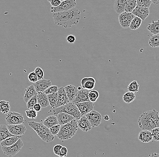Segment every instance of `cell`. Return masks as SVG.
<instances>
[{"label": "cell", "mask_w": 159, "mask_h": 157, "mask_svg": "<svg viewBox=\"0 0 159 157\" xmlns=\"http://www.w3.org/2000/svg\"><path fill=\"white\" fill-rule=\"evenodd\" d=\"M81 13L76 7L70 10L52 13L55 24L64 28H69L77 25L80 19Z\"/></svg>", "instance_id": "obj_1"}, {"label": "cell", "mask_w": 159, "mask_h": 157, "mask_svg": "<svg viewBox=\"0 0 159 157\" xmlns=\"http://www.w3.org/2000/svg\"><path fill=\"white\" fill-rule=\"evenodd\" d=\"M138 123L142 130L151 131L159 127V112L155 109L143 112L138 119Z\"/></svg>", "instance_id": "obj_2"}, {"label": "cell", "mask_w": 159, "mask_h": 157, "mask_svg": "<svg viewBox=\"0 0 159 157\" xmlns=\"http://www.w3.org/2000/svg\"><path fill=\"white\" fill-rule=\"evenodd\" d=\"M77 120H72L71 122L61 126L60 130L57 137L61 141H67L74 136L78 130Z\"/></svg>", "instance_id": "obj_3"}, {"label": "cell", "mask_w": 159, "mask_h": 157, "mask_svg": "<svg viewBox=\"0 0 159 157\" xmlns=\"http://www.w3.org/2000/svg\"><path fill=\"white\" fill-rule=\"evenodd\" d=\"M28 125L37 134L39 137L43 141L49 143L54 140L55 137L48 128L41 123L34 122H28Z\"/></svg>", "instance_id": "obj_4"}, {"label": "cell", "mask_w": 159, "mask_h": 157, "mask_svg": "<svg viewBox=\"0 0 159 157\" xmlns=\"http://www.w3.org/2000/svg\"><path fill=\"white\" fill-rule=\"evenodd\" d=\"M52 112L55 116L60 112L67 113L75 117L77 121L81 116L78 107L74 103L71 102L53 109Z\"/></svg>", "instance_id": "obj_5"}, {"label": "cell", "mask_w": 159, "mask_h": 157, "mask_svg": "<svg viewBox=\"0 0 159 157\" xmlns=\"http://www.w3.org/2000/svg\"><path fill=\"white\" fill-rule=\"evenodd\" d=\"M24 146V143L21 138L14 145L10 146H2L4 154L9 157L14 156L20 151Z\"/></svg>", "instance_id": "obj_6"}, {"label": "cell", "mask_w": 159, "mask_h": 157, "mask_svg": "<svg viewBox=\"0 0 159 157\" xmlns=\"http://www.w3.org/2000/svg\"><path fill=\"white\" fill-rule=\"evenodd\" d=\"M76 6V0H65L62 1L58 7H52L50 12L52 13L65 12L75 7Z\"/></svg>", "instance_id": "obj_7"}, {"label": "cell", "mask_w": 159, "mask_h": 157, "mask_svg": "<svg viewBox=\"0 0 159 157\" xmlns=\"http://www.w3.org/2000/svg\"><path fill=\"white\" fill-rule=\"evenodd\" d=\"M5 120L7 125L23 124L25 122L24 117L23 115L20 113L16 112H9Z\"/></svg>", "instance_id": "obj_8"}, {"label": "cell", "mask_w": 159, "mask_h": 157, "mask_svg": "<svg viewBox=\"0 0 159 157\" xmlns=\"http://www.w3.org/2000/svg\"><path fill=\"white\" fill-rule=\"evenodd\" d=\"M135 16L132 12H124L119 14V21L122 27L126 29L129 28L131 22Z\"/></svg>", "instance_id": "obj_9"}, {"label": "cell", "mask_w": 159, "mask_h": 157, "mask_svg": "<svg viewBox=\"0 0 159 157\" xmlns=\"http://www.w3.org/2000/svg\"><path fill=\"white\" fill-rule=\"evenodd\" d=\"M93 127H98L102 121V117L99 112L92 110L85 115Z\"/></svg>", "instance_id": "obj_10"}, {"label": "cell", "mask_w": 159, "mask_h": 157, "mask_svg": "<svg viewBox=\"0 0 159 157\" xmlns=\"http://www.w3.org/2000/svg\"><path fill=\"white\" fill-rule=\"evenodd\" d=\"M79 109L81 116H84L94 110V105L90 101L75 103Z\"/></svg>", "instance_id": "obj_11"}, {"label": "cell", "mask_w": 159, "mask_h": 157, "mask_svg": "<svg viewBox=\"0 0 159 157\" xmlns=\"http://www.w3.org/2000/svg\"><path fill=\"white\" fill-rule=\"evenodd\" d=\"M8 129L12 135L15 136H22L26 131V128L23 124L7 125Z\"/></svg>", "instance_id": "obj_12"}, {"label": "cell", "mask_w": 159, "mask_h": 157, "mask_svg": "<svg viewBox=\"0 0 159 157\" xmlns=\"http://www.w3.org/2000/svg\"><path fill=\"white\" fill-rule=\"evenodd\" d=\"M132 13L134 14V16L139 17L142 20L144 21L149 16L150 10L149 8L137 5Z\"/></svg>", "instance_id": "obj_13"}, {"label": "cell", "mask_w": 159, "mask_h": 157, "mask_svg": "<svg viewBox=\"0 0 159 157\" xmlns=\"http://www.w3.org/2000/svg\"><path fill=\"white\" fill-rule=\"evenodd\" d=\"M70 102L68 97L65 91L64 87L58 88L57 91V100L56 108L65 105Z\"/></svg>", "instance_id": "obj_14"}, {"label": "cell", "mask_w": 159, "mask_h": 157, "mask_svg": "<svg viewBox=\"0 0 159 157\" xmlns=\"http://www.w3.org/2000/svg\"><path fill=\"white\" fill-rule=\"evenodd\" d=\"M78 91L76 97L73 103H78V102H84V101H89V90H85L78 86Z\"/></svg>", "instance_id": "obj_15"}, {"label": "cell", "mask_w": 159, "mask_h": 157, "mask_svg": "<svg viewBox=\"0 0 159 157\" xmlns=\"http://www.w3.org/2000/svg\"><path fill=\"white\" fill-rule=\"evenodd\" d=\"M77 122L78 127L83 132H88L92 128V126L85 115L81 116Z\"/></svg>", "instance_id": "obj_16"}, {"label": "cell", "mask_w": 159, "mask_h": 157, "mask_svg": "<svg viewBox=\"0 0 159 157\" xmlns=\"http://www.w3.org/2000/svg\"><path fill=\"white\" fill-rule=\"evenodd\" d=\"M33 85L37 92L40 91L43 92L48 87L51 86L52 82L50 80H47L43 78L34 82Z\"/></svg>", "instance_id": "obj_17"}, {"label": "cell", "mask_w": 159, "mask_h": 157, "mask_svg": "<svg viewBox=\"0 0 159 157\" xmlns=\"http://www.w3.org/2000/svg\"><path fill=\"white\" fill-rule=\"evenodd\" d=\"M95 83H96V80L93 77H84L81 79L80 81L82 88L89 91L94 89Z\"/></svg>", "instance_id": "obj_18"}, {"label": "cell", "mask_w": 159, "mask_h": 157, "mask_svg": "<svg viewBox=\"0 0 159 157\" xmlns=\"http://www.w3.org/2000/svg\"><path fill=\"white\" fill-rule=\"evenodd\" d=\"M64 89L70 102H73L78 92V88L73 85H69L65 86Z\"/></svg>", "instance_id": "obj_19"}, {"label": "cell", "mask_w": 159, "mask_h": 157, "mask_svg": "<svg viewBox=\"0 0 159 157\" xmlns=\"http://www.w3.org/2000/svg\"><path fill=\"white\" fill-rule=\"evenodd\" d=\"M56 116L58 120V124L61 126L67 124L72 120L75 119V117L71 115L63 112H60L56 115Z\"/></svg>", "instance_id": "obj_20"}, {"label": "cell", "mask_w": 159, "mask_h": 157, "mask_svg": "<svg viewBox=\"0 0 159 157\" xmlns=\"http://www.w3.org/2000/svg\"><path fill=\"white\" fill-rule=\"evenodd\" d=\"M138 139L142 143H148L153 140L151 131L143 130L139 133Z\"/></svg>", "instance_id": "obj_21"}, {"label": "cell", "mask_w": 159, "mask_h": 157, "mask_svg": "<svg viewBox=\"0 0 159 157\" xmlns=\"http://www.w3.org/2000/svg\"><path fill=\"white\" fill-rule=\"evenodd\" d=\"M127 2L128 0H115L114 5L115 12L119 15L125 12Z\"/></svg>", "instance_id": "obj_22"}, {"label": "cell", "mask_w": 159, "mask_h": 157, "mask_svg": "<svg viewBox=\"0 0 159 157\" xmlns=\"http://www.w3.org/2000/svg\"><path fill=\"white\" fill-rule=\"evenodd\" d=\"M37 102L41 106L42 108H46L49 106V101L47 95L44 92L40 91L37 92Z\"/></svg>", "instance_id": "obj_23"}, {"label": "cell", "mask_w": 159, "mask_h": 157, "mask_svg": "<svg viewBox=\"0 0 159 157\" xmlns=\"http://www.w3.org/2000/svg\"><path fill=\"white\" fill-rule=\"evenodd\" d=\"M37 94V92L36 91L34 85L29 86L25 90V93L24 96V100L25 102L27 103L31 98Z\"/></svg>", "instance_id": "obj_24"}, {"label": "cell", "mask_w": 159, "mask_h": 157, "mask_svg": "<svg viewBox=\"0 0 159 157\" xmlns=\"http://www.w3.org/2000/svg\"><path fill=\"white\" fill-rule=\"evenodd\" d=\"M14 136L10 133L7 126L0 125V143L8 137Z\"/></svg>", "instance_id": "obj_25"}, {"label": "cell", "mask_w": 159, "mask_h": 157, "mask_svg": "<svg viewBox=\"0 0 159 157\" xmlns=\"http://www.w3.org/2000/svg\"><path fill=\"white\" fill-rule=\"evenodd\" d=\"M22 136H12L8 137L7 139L3 141H2L1 142V146H10L12 145L15 144Z\"/></svg>", "instance_id": "obj_26"}, {"label": "cell", "mask_w": 159, "mask_h": 157, "mask_svg": "<svg viewBox=\"0 0 159 157\" xmlns=\"http://www.w3.org/2000/svg\"><path fill=\"white\" fill-rule=\"evenodd\" d=\"M43 124L45 127L49 129L52 126L58 124V120L56 116H49L45 119Z\"/></svg>", "instance_id": "obj_27"}, {"label": "cell", "mask_w": 159, "mask_h": 157, "mask_svg": "<svg viewBox=\"0 0 159 157\" xmlns=\"http://www.w3.org/2000/svg\"><path fill=\"white\" fill-rule=\"evenodd\" d=\"M147 29L153 35L159 33V20L157 21H152L147 27Z\"/></svg>", "instance_id": "obj_28"}, {"label": "cell", "mask_w": 159, "mask_h": 157, "mask_svg": "<svg viewBox=\"0 0 159 157\" xmlns=\"http://www.w3.org/2000/svg\"><path fill=\"white\" fill-rule=\"evenodd\" d=\"M142 21L143 20L141 18H140L139 17L135 16L133 20H132V22H131V24H130V26H129L130 29L134 30H138L140 27V26L141 25Z\"/></svg>", "instance_id": "obj_29"}, {"label": "cell", "mask_w": 159, "mask_h": 157, "mask_svg": "<svg viewBox=\"0 0 159 157\" xmlns=\"http://www.w3.org/2000/svg\"><path fill=\"white\" fill-rule=\"evenodd\" d=\"M49 106L52 109L56 108L57 100V92L47 95Z\"/></svg>", "instance_id": "obj_30"}, {"label": "cell", "mask_w": 159, "mask_h": 157, "mask_svg": "<svg viewBox=\"0 0 159 157\" xmlns=\"http://www.w3.org/2000/svg\"><path fill=\"white\" fill-rule=\"evenodd\" d=\"M11 109V107L9 101L2 100L0 101V112L2 113L3 115L7 114Z\"/></svg>", "instance_id": "obj_31"}, {"label": "cell", "mask_w": 159, "mask_h": 157, "mask_svg": "<svg viewBox=\"0 0 159 157\" xmlns=\"http://www.w3.org/2000/svg\"><path fill=\"white\" fill-rule=\"evenodd\" d=\"M149 45L152 48L159 47V33L153 35L149 39Z\"/></svg>", "instance_id": "obj_32"}, {"label": "cell", "mask_w": 159, "mask_h": 157, "mask_svg": "<svg viewBox=\"0 0 159 157\" xmlns=\"http://www.w3.org/2000/svg\"><path fill=\"white\" fill-rule=\"evenodd\" d=\"M136 95L134 92L128 91L123 95V100L125 103L129 104L135 100Z\"/></svg>", "instance_id": "obj_33"}, {"label": "cell", "mask_w": 159, "mask_h": 157, "mask_svg": "<svg viewBox=\"0 0 159 157\" xmlns=\"http://www.w3.org/2000/svg\"><path fill=\"white\" fill-rule=\"evenodd\" d=\"M137 5H138L137 0H128L125 7V12H132Z\"/></svg>", "instance_id": "obj_34"}, {"label": "cell", "mask_w": 159, "mask_h": 157, "mask_svg": "<svg viewBox=\"0 0 159 157\" xmlns=\"http://www.w3.org/2000/svg\"><path fill=\"white\" fill-rule=\"evenodd\" d=\"M26 116L30 119H35L38 117V112L35 111L33 107L29 108L25 111Z\"/></svg>", "instance_id": "obj_35"}, {"label": "cell", "mask_w": 159, "mask_h": 157, "mask_svg": "<svg viewBox=\"0 0 159 157\" xmlns=\"http://www.w3.org/2000/svg\"><path fill=\"white\" fill-rule=\"evenodd\" d=\"M139 85L136 80L133 81L129 84L128 86V91L136 93L139 91Z\"/></svg>", "instance_id": "obj_36"}, {"label": "cell", "mask_w": 159, "mask_h": 157, "mask_svg": "<svg viewBox=\"0 0 159 157\" xmlns=\"http://www.w3.org/2000/svg\"><path fill=\"white\" fill-rule=\"evenodd\" d=\"M88 96L89 101L94 103L99 98V92L96 90H92L89 91Z\"/></svg>", "instance_id": "obj_37"}, {"label": "cell", "mask_w": 159, "mask_h": 157, "mask_svg": "<svg viewBox=\"0 0 159 157\" xmlns=\"http://www.w3.org/2000/svg\"><path fill=\"white\" fill-rule=\"evenodd\" d=\"M137 5L140 7L149 8L152 4L151 0H137Z\"/></svg>", "instance_id": "obj_38"}, {"label": "cell", "mask_w": 159, "mask_h": 157, "mask_svg": "<svg viewBox=\"0 0 159 157\" xmlns=\"http://www.w3.org/2000/svg\"><path fill=\"white\" fill-rule=\"evenodd\" d=\"M37 95H35L27 102V107L28 109L34 107L35 104L37 103Z\"/></svg>", "instance_id": "obj_39"}, {"label": "cell", "mask_w": 159, "mask_h": 157, "mask_svg": "<svg viewBox=\"0 0 159 157\" xmlns=\"http://www.w3.org/2000/svg\"><path fill=\"white\" fill-rule=\"evenodd\" d=\"M151 132L153 140L156 141H159V127L154 128Z\"/></svg>", "instance_id": "obj_40"}, {"label": "cell", "mask_w": 159, "mask_h": 157, "mask_svg": "<svg viewBox=\"0 0 159 157\" xmlns=\"http://www.w3.org/2000/svg\"><path fill=\"white\" fill-rule=\"evenodd\" d=\"M61 125L59 124L54 125L49 128L51 133L53 136H57L60 130Z\"/></svg>", "instance_id": "obj_41"}, {"label": "cell", "mask_w": 159, "mask_h": 157, "mask_svg": "<svg viewBox=\"0 0 159 157\" xmlns=\"http://www.w3.org/2000/svg\"><path fill=\"white\" fill-rule=\"evenodd\" d=\"M58 86H55V85H51L48 87L45 91H43L46 94L48 95V94H52V93H55L58 91Z\"/></svg>", "instance_id": "obj_42"}, {"label": "cell", "mask_w": 159, "mask_h": 157, "mask_svg": "<svg viewBox=\"0 0 159 157\" xmlns=\"http://www.w3.org/2000/svg\"><path fill=\"white\" fill-rule=\"evenodd\" d=\"M34 72L37 76L39 80L43 79V76H44V72L41 67H37L35 69Z\"/></svg>", "instance_id": "obj_43"}, {"label": "cell", "mask_w": 159, "mask_h": 157, "mask_svg": "<svg viewBox=\"0 0 159 157\" xmlns=\"http://www.w3.org/2000/svg\"><path fill=\"white\" fill-rule=\"evenodd\" d=\"M28 78L30 81L33 82V83H34L39 80L38 76L34 72H33L30 73L28 76Z\"/></svg>", "instance_id": "obj_44"}, {"label": "cell", "mask_w": 159, "mask_h": 157, "mask_svg": "<svg viewBox=\"0 0 159 157\" xmlns=\"http://www.w3.org/2000/svg\"><path fill=\"white\" fill-rule=\"evenodd\" d=\"M67 153H68V151H67V148L66 147L62 146L57 156L61 157H66Z\"/></svg>", "instance_id": "obj_45"}, {"label": "cell", "mask_w": 159, "mask_h": 157, "mask_svg": "<svg viewBox=\"0 0 159 157\" xmlns=\"http://www.w3.org/2000/svg\"><path fill=\"white\" fill-rule=\"evenodd\" d=\"M62 146L60 145H56L54 147H53V151L55 155H58L59 152L60 151V150H61Z\"/></svg>", "instance_id": "obj_46"}, {"label": "cell", "mask_w": 159, "mask_h": 157, "mask_svg": "<svg viewBox=\"0 0 159 157\" xmlns=\"http://www.w3.org/2000/svg\"><path fill=\"white\" fill-rule=\"evenodd\" d=\"M66 41L69 44H73L75 42V36L72 35H68L66 37Z\"/></svg>", "instance_id": "obj_47"}, {"label": "cell", "mask_w": 159, "mask_h": 157, "mask_svg": "<svg viewBox=\"0 0 159 157\" xmlns=\"http://www.w3.org/2000/svg\"><path fill=\"white\" fill-rule=\"evenodd\" d=\"M61 2L60 0H52L50 3L52 7H57L60 5Z\"/></svg>", "instance_id": "obj_48"}, {"label": "cell", "mask_w": 159, "mask_h": 157, "mask_svg": "<svg viewBox=\"0 0 159 157\" xmlns=\"http://www.w3.org/2000/svg\"><path fill=\"white\" fill-rule=\"evenodd\" d=\"M33 108H34L35 111H36L37 112H39L41 111L42 107L40 105L39 103H37L35 104L34 107H33Z\"/></svg>", "instance_id": "obj_49"}, {"label": "cell", "mask_w": 159, "mask_h": 157, "mask_svg": "<svg viewBox=\"0 0 159 157\" xmlns=\"http://www.w3.org/2000/svg\"><path fill=\"white\" fill-rule=\"evenodd\" d=\"M152 1V3L154 4V5L159 4V0H151Z\"/></svg>", "instance_id": "obj_50"}, {"label": "cell", "mask_w": 159, "mask_h": 157, "mask_svg": "<svg viewBox=\"0 0 159 157\" xmlns=\"http://www.w3.org/2000/svg\"><path fill=\"white\" fill-rule=\"evenodd\" d=\"M52 1V0H48V2H50L51 1Z\"/></svg>", "instance_id": "obj_51"}, {"label": "cell", "mask_w": 159, "mask_h": 157, "mask_svg": "<svg viewBox=\"0 0 159 157\" xmlns=\"http://www.w3.org/2000/svg\"><path fill=\"white\" fill-rule=\"evenodd\" d=\"M61 2H62V1H65V0H60Z\"/></svg>", "instance_id": "obj_52"}]
</instances>
